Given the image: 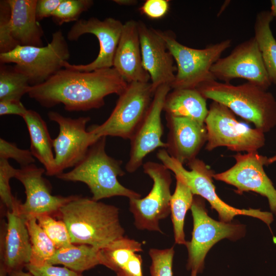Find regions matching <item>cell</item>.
I'll use <instances>...</instances> for the list:
<instances>
[{
	"label": "cell",
	"instance_id": "cell-33",
	"mask_svg": "<svg viewBox=\"0 0 276 276\" xmlns=\"http://www.w3.org/2000/svg\"><path fill=\"white\" fill-rule=\"evenodd\" d=\"M16 169L9 163L8 160L0 159V198L7 211L17 210L20 202L12 194L10 181L15 178Z\"/></svg>",
	"mask_w": 276,
	"mask_h": 276
},
{
	"label": "cell",
	"instance_id": "cell-45",
	"mask_svg": "<svg viewBox=\"0 0 276 276\" xmlns=\"http://www.w3.org/2000/svg\"><path fill=\"white\" fill-rule=\"evenodd\" d=\"M197 272L195 271H191V273L190 276H197Z\"/></svg>",
	"mask_w": 276,
	"mask_h": 276
},
{
	"label": "cell",
	"instance_id": "cell-4",
	"mask_svg": "<svg viewBox=\"0 0 276 276\" xmlns=\"http://www.w3.org/2000/svg\"><path fill=\"white\" fill-rule=\"evenodd\" d=\"M106 143V137H100L72 170L56 177L64 181L86 184L93 195L91 198L96 201L114 196H124L129 199L141 198V194L124 187L118 180L119 176L125 174L122 161L107 154Z\"/></svg>",
	"mask_w": 276,
	"mask_h": 276
},
{
	"label": "cell",
	"instance_id": "cell-11",
	"mask_svg": "<svg viewBox=\"0 0 276 276\" xmlns=\"http://www.w3.org/2000/svg\"><path fill=\"white\" fill-rule=\"evenodd\" d=\"M144 172L153 181L151 190L144 198L129 199V211L138 229L163 233L159 221L170 214V170L162 163L149 161L143 165Z\"/></svg>",
	"mask_w": 276,
	"mask_h": 276
},
{
	"label": "cell",
	"instance_id": "cell-12",
	"mask_svg": "<svg viewBox=\"0 0 276 276\" xmlns=\"http://www.w3.org/2000/svg\"><path fill=\"white\" fill-rule=\"evenodd\" d=\"M48 116L51 121L57 123L59 129L57 136L53 139L57 176L81 161L90 146L98 139L86 129L90 121L89 117L73 119L54 111H49Z\"/></svg>",
	"mask_w": 276,
	"mask_h": 276
},
{
	"label": "cell",
	"instance_id": "cell-37",
	"mask_svg": "<svg viewBox=\"0 0 276 276\" xmlns=\"http://www.w3.org/2000/svg\"><path fill=\"white\" fill-rule=\"evenodd\" d=\"M25 268L34 276H83L82 273L65 266L60 267L49 264L35 265L29 263Z\"/></svg>",
	"mask_w": 276,
	"mask_h": 276
},
{
	"label": "cell",
	"instance_id": "cell-21",
	"mask_svg": "<svg viewBox=\"0 0 276 276\" xmlns=\"http://www.w3.org/2000/svg\"><path fill=\"white\" fill-rule=\"evenodd\" d=\"M113 67L128 83L150 80L143 65L137 21L130 20L123 24Z\"/></svg>",
	"mask_w": 276,
	"mask_h": 276
},
{
	"label": "cell",
	"instance_id": "cell-42",
	"mask_svg": "<svg viewBox=\"0 0 276 276\" xmlns=\"http://www.w3.org/2000/svg\"><path fill=\"white\" fill-rule=\"evenodd\" d=\"M113 2L119 5L122 6H131L137 3L135 0H114Z\"/></svg>",
	"mask_w": 276,
	"mask_h": 276
},
{
	"label": "cell",
	"instance_id": "cell-32",
	"mask_svg": "<svg viewBox=\"0 0 276 276\" xmlns=\"http://www.w3.org/2000/svg\"><path fill=\"white\" fill-rule=\"evenodd\" d=\"M91 0H62L54 12L53 20L58 25L71 21H77L80 15L93 6Z\"/></svg>",
	"mask_w": 276,
	"mask_h": 276
},
{
	"label": "cell",
	"instance_id": "cell-5",
	"mask_svg": "<svg viewBox=\"0 0 276 276\" xmlns=\"http://www.w3.org/2000/svg\"><path fill=\"white\" fill-rule=\"evenodd\" d=\"M156 156L175 177H179L189 187L194 195L208 201L212 208L218 213L221 221L228 223L237 215H246L261 220L270 227L273 220L271 213L260 209H237L222 201L215 191L213 182L214 173L202 160L196 158L188 162L190 170H188L183 164L172 157L165 149H159Z\"/></svg>",
	"mask_w": 276,
	"mask_h": 276
},
{
	"label": "cell",
	"instance_id": "cell-19",
	"mask_svg": "<svg viewBox=\"0 0 276 276\" xmlns=\"http://www.w3.org/2000/svg\"><path fill=\"white\" fill-rule=\"evenodd\" d=\"M6 217L1 233L0 270L8 274L30 263L32 248L26 220L18 210L7 211Z\"/></svg>",
	"mask_w": 276,
	"mask_h": 276
},
{
	"label": "cell",
	"instance_id": "cell-35",
	"mask_svg": "<svg viewBox=\"0 0 276 276\" xmlns=\"http://www.w3.org/2000/svg\"><path fill=\"white\" fill-rule=\"evenodd\" d=\"M11 9L7 0L0 1V54L9 52L17 46L11 34Z\"/></svg>",
	"mask_w": 276,
	"mask_h": 276
},
{
	"label": "cell",
	"instance_id": "cell-1",
	"mask_svg": "<svg viewBox=\"0 0 276 276\" xmlns=\"http://www.w3.org/2000/svg\"><path fill=\"white\" fill-rule=\"evenodd\" d=\"M128 83L114 68L81 72L63 68L45 82L31 86L30 98L50 108L62 104L69 111L98 109L110 94L120 95Z\"/></svg>",
	"mask_w": 276,
	"mask_h": 276
},
{
	"label": "cell",
	"instance_id": "cell-27",
	"mask_svg": "<svg viewBox=\"0 0 276 276\" xmlns=\"http://www.w3.org/2000/svg\"><path fill=\"white\" fill-rule=\"evenodd\" d=\"M100 249L86 244L72 245L57 249L47 264L62 265L74 271L82 273L101 265Z\"/></svg>",
	"mask_w": 276,
	"mask_h": 276
},
{
	"label": "cell",
	"instance_id": "cell-10",
	"mask_svg": "<svg viewBox=\"0 0 276 276\" xmlns=\"http://www.w3.org/2000/svg\"><path fill=\"white\" fill-rule=\"evenodd\" d=\"M193 229L190 241L186 245L188 252L187 268L201 273L205 256L211 247L221 240H235L245 234L244 225L218 221L210 217L202 198L196 195L191 208Z\"/></svg>",
	"mask_w": 276,
	"mask_h": 276
},
{
	"label": "cell",
	"instance_id": "cell-26",
	"mask_svg": "<svg viewBox=\"0 0 276 276\" xmlns=\"http://www.w3.org/2000/svg\"><path fill=\"white\" fill-rule=\"evenodd\" d=\"M270 10H263L257 15L254 24V37L271 83L276 85V39L270 27L273 19Z\"/></svg>",
	"mask_w": 276,
	"mask_h": 276
},
{
	"label": "cell",
	"instance_id": "cell-6",
	"mask_svg": "<svg viewBox=\"0 0 276 276\" xmlns=\"http://www.w3.org/2000/svg\"><path fill=\"white\" fill-rule=\"evenodd\" d=\"M70 53L61 30L52 34V40L41 47L17 45L12 51L0 54L1 64L13 63L14 68L25 75L31 86L39 85L63 68Z\"/></svg>",
	"mask_w": 276,
	"mask_h": 276
},
{
	"label": "cell",
	"instance_id": "cell-24",
	"mask_svg": "<svg viewBox=\"0 0 276 276\" xmlns=\"http://www.w3.org/2000/svg\"><path fill=\"white\" fill-rule=\"evenodd\" d=\"M206 100L196 88L174 89L167 96L163 110L167 115L204 124L209 111Z\"/></svg>",
	"mask_w": 276,
	"mask_h": 276
},
{
	"label": "cell",
	"instance_id": "cell-41",
	"mask_svg": "<svg viewBox=\"0 0 276 276\" xmlns=\"http://www.w3.org/2000/svg\"><path fill=\"white\" fill-rule=\"evenodd\" d=\"M8 276H34L29 271L28 272H25L21 270H14L8 273Z\"/></svg>",
	"mask_w": 276,
	"mask_h": 276
},
{
	"label": "cell",
	"instance_id": "cell-7",
	"mask_svg": "<svg viewBox=\"0 0 276 276\" xmlns=\"http://www.w3.org/2000/svg\"><path fill=\"white\" fill-rule=\"evenodd\" d=\"M159 31L176 63L177 71L171 89L196 88L208 80L215 79L211 73V67L230 47L231 39L196 49L179 42L171 31Z\"/></svg>",
	"mask_w": 276,
	"mask_h": 276
},
{
	"label": "cell",
	"instance_id": "cell-30",
	"mask_svg": "<svg viewBox=\"0 0 276 276\" xmlns=\"http://www.w3.org/2000/svg\"><path fill=\"white\" fill-rule=\"evenodd\" d=\"M31 85L28 77L16 71L1 64L0 101H20L21 97L28 94Z\"/></svg>",
	"mask_w": 276,
	"mask_h": 276
},
{
	"label": "cell",
	"instance_id": "cell-16",
	"mask_svg": "<svg viewBox=\"0 0 276 276\" xmlns=\"http://www.w3.org/2000/svg\"><path fill=\"white\" fill-rule=\"evenodd\" d=\"M123 24L119 20L108 17L100 20L96 17L79 19L72 26L67 34L68 40H77L86 33L96 36L99 42V52L97 58L86 64L63 63V68L81 72H91L113 67V59L120 39Z\"/></svg>",
	"mask_w": 276,
	"mask_h": 276
},
{
	"label": "cell",
	"instance_id": "cell-8",
	"mask_svg": "<svg viewBox=\"0 0 276 276\" xmlns=\"http://www.w3.org/2000/svg\"><path fill=\"white\" fill-rule=\"evenodd\" d=\"M204 124L208 151L226 147L233 151L248 153L258 151L265 145L263 131L239 122L229 108L217 102L210 104Z\"/></svg>",
	"mask_w": 276,
	"mask_h": 276
},
{
	"label": "cell",
	"instance_id": "cell-43",
	"mask_svg": "<svg viewBox=\"0 0 276 276\" xmlns=\"http://www.w3.org/2000/svg\"><path fill=\"white\" fill-rule=\"evenodd\" d=\"M270 12L274 18L276 19V0L270 1Z\"/></svg>",
	"mask_w": 276,
	"mask_h": 276
},
{
	"label": "cell",
	"instance_id": "cell-17",
	"mask_svg": "<svg viewBox=\"0 0 276 276\" xmlns=\"http://www.w3.org/2000/svg\"><path fill=\"white\" fill-rule=\"evenodd\" d=\"M45 169L34 164L17 169L15 178L24 186L26 198L18 207L19 214L26 220L42 214L58 213L60 209L76 195H53L50 186L43 177Z\"/></svg>",
	"mask_w": 276,
	"mask_h": 276
},
{
	"label": "cell",
	"instance_id": "cell-2",
	"mask_svg": "<svg viewBox=\"0 0 276 276\" xmlns=\"http://www.w3.org/2000/svg\"><path fill=\"white\" fill-rule=\"evenodd\" d=\"M58 214L67 227L73 244L101 249L124 236L119 209L111 204L76 195Z\"/></svg>",
	"mask_w": 276,
	"mask_h": 276
},
{
	"label": "cell",
	"instance_id": "cell-13",
	"mask_svg": "<svg viewBox=\"0 0 276 276\" xmlns=\"http://www.w3.org/2000/svg\"><path fill=\"white\" fill-rule=\"evenodd\" d=\"M215 79L225 83L242 78L267 90L271 85L257 42L254 37L239 43L211 68Z\"/></svg>",
	"mask_w": 276,
	"mask_h": 276
},
{
	"label": "cell",
	"instance_id": "cell-39",
	"mask_svg": "<svg viewBox=\"0 0 276 276\" xmlns=\"http://www.w3.org/2000/svg\"><path fill=\"white\" fill-rule=\"evenodd\" d=\"M62 0H37L36 6V15L38 21L52 16Z\"/></svg>",
	"mask_w": 276,
	"mask_h": 276
},
{
	"label": "cell",
	"instance_id": "cell-20",
	"mask_svg": "<svg viewBox=\"0 0 276 276\" xmlns=\"http://www.w3.org/2000/svg\"><path fill=\"white\" fill-rule=\"evenodd\" d=\"M169 129L165 149L168 154L182 164L196 158L206 143L204 124L194 120L166 114Z\"/></svg>",
	"mask_w": 276,
	"mask_h": 276
},
{
	"label": "cell",
	"instance_id": "cell-14",
	"mask_svg": "<svg viewBox=\"0 0 276 276\" xmlns=\"http://www.w3.org/2000/svg\"><path fill=\"white\" fill-rule=\"evenodd\" d=\"M235 164L228 170L214 174L213 178L232 185L236 192L252 191L266 197L270 209L276 215V189L264 170L268 157L258 151L233 155Z\"/></svg>",
	"mask_w": 276,
	"mask_h": 276
},
{
	"label": "cell",
	"instance_id": "cell-25",
	"mask_svg": "<svg viewBox=\"0 0 276 276\" xmlns=\"http://www.w3.org/2000/svg\"><path fill=\"white\" fill-rule=\"evenodd\" d=\"M142 250L140 242L124 236L100 249V263L118 276L133 264Z\"/></svg>",
	"mask_w": 276,
	"mask_h": 276
},
{
	"label": "cell",
	"instance_id": "cell-31",
	"mask_svg": "<svg viewBox=\"0 0 276 276\" xmlns=\"http://www.w3.org/2000/svg\"><path fill=\"white\" fill-rule=\"evenodd\" d=\"M39 225L54 243L57 249L73 244L67 227L63 220H56L50 214L37 216Z\"/></svg>",
	"mask_w": 276,
	"mask_h": 276
},
{
	"label": "cell",
	"instance_id": "cell-23",
	"mask_svg": "<svg viewBox=\"0 0 276 276\" xmlns=\"http://www.w3.org/2000/svg\"><path fill=\"white\" fill-rule=\"evenodd\" d=\"M28 128L30 139V149L33 156L44 167L48 176H56L53 139L47 124L36 111L28 109L22 117Z\"/></svg>",
	"mask_w": 276,
	"mask_h": 276
},
{
	"label": "cell",
	"instance_id": "cell-28",
	"mask_svg": "<svg viewBox=\"0 0 276 276\" xmlns=\"http://www.w3.org/2000/svg\"><path fill=\"white\" fill-rule=\"evenodd\" d=\"M176 180L175 191L170 199V213L173 224L175 242L186 245L184 232L185 219L187 211L191 209L194 194L189 187L179 177Z\"/></svg>",
	"mask_w": 276,
	"mask_h": 276
},
{
	"label": "cell",
	"instance_id": "cell-38",
	"mask_svg": "<svg viewBox=\"0 0 276 276\" xmlns=\"http://www.w3.org/2000/svg\"><path fill=\"white\" fill-rule=\"evenodd\" d=\"M170 1L168 0H147L140 8L141 13L150 19H157L168 12Z\"/></svg>",
	"mask_w": 276,
	"mask_h": 276
},
{
	"label": "cell",
	"instance_id": "cell-29",
	"mask_svg": "<svg viewBox=\"0 0 276 276\" xmlns=\"http://www.w3.org/2000/svg\"><path fill=\"white\" fill-rule=\"evenodd\" d=\"M31 243V257L29 263L35 265L47 264L57 249L52 240L37 223L35 217L26 220Z\"/></svg>",
	"mask_w": 276,
	"mask_h": 276
},
{
	"label": "cell",
	"instance_id": "cell-22",
	"mask_svg": "<svg viewBox=\"0 0 276 276\" xmlns=\"http://www.w3.org/2000/svg\"><path fill=\"white\" fill-rule=\"evenodd\" d=\"M37 0H7L12 36L17 45L43 47V31L36 15Z\"/></svg>",
	"mask_w": 276,
	"mask_h": 276
},
{
	"label": "cell",
	"instance_id": "cell-34",
	"mask_svg": "<svg viewBox=\"0 0 276 276\" xmlns=\"http://www.w3.org/2000/svg\"><path fill=\"white\" fill-rule=\"evenodd\" d=\"M174 253L173 247L165 249H150L151 276H173L172 264Z\"/></svg>",
	"mask_w": 276,
	"mask_h": 276
},
{
	"label": "cell",
	"instance_id": "cell-18",
	"mask_svg": "<svg viewBox=\"0 0 276 276\" xmlns=\"http://www.w3.org/2000/svg\"><path fill=\"white\" fill-rule=\"evenodd\" d=\"M137 23L143 65L150 77L153 91L163 84L171 86L177 68L165 40L158 30L148 27L142 21Z\"/></svg>",
	"mask_w": 276,
	"mask_h": 276
},
{
	"label": "cell",
	"instance_id": "cell-15",
	"mask_svg": "<svg viewBox=\"0 0 276 276\" xmlns=\"http://www.w3.org/2000/svg\"><path fill=\"white\" fill-rule=\"evenodd\" d=\"M171 89L169 85L163 84L154 91L145 116L130 139L129 156L125 166L128 172L137 170L145 157L155 149L166 148V143L162 141L164 128L161 114L166 98Z\"/></svg>",
	"mask_w": 276,
	"mask_h": 276
},
{
	"label": "cell",
	"instance_id": "cell-40",
	"mask_svg": "<svg viewBox=\"0 0 276 276\" xmlns=\"http://www.w3.org/2000/svg\"><path fill=\"white\" fill-rule=\"evenodd\" d=\"M28 109L20 101L6 100L0 101V115H18L22 118L27 112Z\"/></svg>",
	"mask_w": 276,
	"mask_h": 276
},
{
	"label": "cell",
	"instance_id": "cell-9",
	"mask_svg": "<svg viewBox=\"0 0 276 276\" xmlns=\"http://www.w3.org/2000/svg\"><path fill=\"white\" fill-rule=\"evenodd\" d=\"M154 93L151 82L129 83L107 119L88 131L97 139L110 136L130 140L145 116Z\"/></svg>",
	"mask_w": 276,
	"mask_h": 276
},
{
	"label": "cell",
	"instance_id": "cell-44",
	"mask_svg": "<svg viewBox=\"0 0 276 276\" xmlns=\"http://www.w3.org/2000/svg\"><path fill=\"white\" fill-rule=\"evenodd\" d=\"M276 162V153H275V154L272 156V157H270L269 158H268V159H267V164L268 165L271 164H272L274 162Z\"/></svg>",
	"mask_w": 276,
	"mask_h": 276
},
{
	"label": "cell",
	"instance_id": "cell-36",
	"mask_svg": "<svg viewBox=\"0 0 276 276\" xmlns=\"http://www.w3.org/2000/svg\"><path fill=\"white\" fill-rule=\"evenodd\" d=\"M11 158L19 164L20 168L34 164L35 160L30 150L19 148L12 143L0 138V159Z\"/></svg>",
	"mask_w": 276,
	"mask_h": 276
},
{
	"label": "cell",
	"instance_id": "cell-3",
	"mask_svg": "<svg viewBox=\"0 0 276 276\" xmlns=\"http://www.w3.org/2000/svg\"><path fill=\"white\" fill-rule=\"evenodd\" d=\"M196 88L205 99L225 106L264 133L276 125V100L257 85L247 82L234 85L211 79Z\"/></svg>",
	"mask_w": 276,
	"mask_h": 276
}]
</instances>
